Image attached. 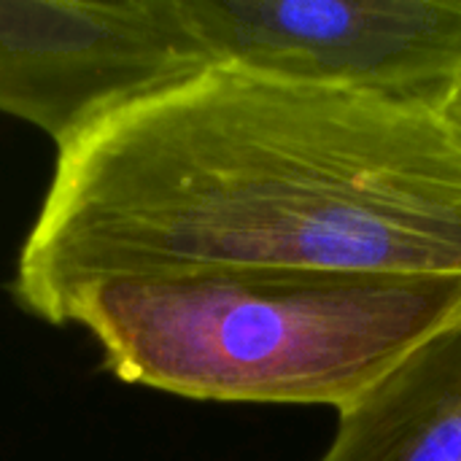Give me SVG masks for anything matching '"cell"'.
<instances>
[{
  "label": "cell",
  "instance_id": "1",
  "mask_svg": "<svg viewBox=\"0 0 461 461\" xmlns=\"http://www.w3.org/2000/svg\"><path fill=\"white\" fill-rule=\"evenodd\" d=\"M461 278V130L432 105L203 70L70 140L14 300L51 324L105 281Z\"/></svg>",
  "mask_w": 461,
  "mask_h": 461
},
{
  "label": "cell",
  "instance_id": "2",
  "mask_svg": "<svg viewBox=\"0 0 461 461\" xmlns=\"http://www.w3.org/2000/svg\"><path fill=\"white\" fill-rule=\"evenodd\" d=\"M51 324L86 330L124 384L346 413L459 327L461 278L105 281L70 292Z\"/></svg>",
  "mask_w": 461,
  "mask_h": 461
},
{
  "label": "cell",
  "instance_id": "3",
  "mask_svg": "<svg viewBox=\"0 0 461 461\" xmlns=\"http://www.w3.org/2000/svg\"><path fill=\"white\" fill-rule=\"evenodd\" d=\"M186 68L440 108L461 76V0H159Z\"/></svg>",
  "mask_w": 461,
  "mask_h": 461
},
{
  "label": "cell",
  "instance_id": "4",
  "mask_svg": "<svg viewBox=\"0 0 461 461\" xmlns=\"http://www.w3.org/2000/svg\"><path fill=\"white\" fill-rule=\"evenodd\" d=\"M189 76L159 0H0V113L54 146Z\"/></svg>",
  "mask_w": 461,
  "mask_h": 461
},
{
  "label": "cell",
  "instance_id": "5",
  "mask_svg": "<svg viewBox=\"0 0 461 461\" xmlns=\"http://www.w3.org/2000/svg\"><path fill=\"white\" fill-rule=\"evenodd\" d=\"M319 461H461V324L340 413Z\"/></svg>",
  "mask_w": 461,
  "mask_h": 461
},
{
  "label": "cell",
  "instance_id": "6",
  "mask_svg": "<svg viewBox=\"0 0 461 461\" xmlns=\"http://www.w3.org/2000/svg\"><path fill=\"white\" fill-rule=\"evenodd\" d=\"M440 111L456 124L461 130V76H459V81L454 84V89H451V95L446 97V103L440 105Z\"/></svg>",
  "mask_w": 461,
  "mask_h": 461
}]
</instances>
